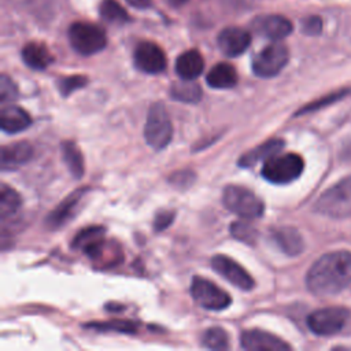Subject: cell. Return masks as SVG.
Here are the masks:
<instances>
[{"mask_svg": "<svg viewBox=\"0 0 351 351\" xmlns=\"http://www.w3.org/2000/svg\"><path fill=\"white\" fill-rule=\"evenodd\" d=\"M306 284L317 296H330L351 284V252L335 251L318 258L307 271Z\"/></svg>", "mask_w": 351, "mask_h": 351, "instance_id": "1", "label": "cell"}, {"mask_svg": "<svg viewBox=\"0 0 351 351\" xmlns=\"http://www.w3.org/2000/svg\"><path fill=\"white\" fill-rule=\"evenodd\" d=\"M314 210L330 218H346L351 215V176L328 188L315 202Z\"/></svg>", "mask_w": 351, "mask_h": 351, "instance_id": "2", "label": "cell"}, {"mask_svg": "<svg viewBox=\"0 0 351 351\" xmlns=\"http://www.w3.org/2000/svg\"><path fill=\"white\" fill-rule=\"evenodd\" d=\"M304 160L300 155L276 154L263 162L262 177L271 184L284 185L295 181L303 173Z\"/></svg>", "mask_w": 351, "mask_h": 351, "instance_id": "3", "label": "cell"}, {"mask_svg": "<svg viewBox=\"0 0 351 351\" xmlns=\"http://www.w3.org/2000/svg\"><path fill=\"white\" fill-rule=\"evenodd\" d=\"M223 206L244 219L259 218L265 213V203L250 189L239 185H228L222 195Z\"/></svg>", "mask_w": 351, "mask_h": 351, "instance_id": "4", "label": "cell"}, {"mask_svg": "<svg viewBox=\"0 0 351 351\" xmlns=\"http://www.w3.org/2000/svg\"><path fill=\"white\" fill-rule=\"evenodd\" d=\"M144 137L154 149L159 151L169 145L173 137V123L163 103L156 101L149 107L144 126Z\"/></svg>", "mask_w": 351, "mask_h": 351, "instance_id": "5", "label": "cell"}, {"mask_svg": "<svg viewBox=\"0 0 351 351\" xmlns=\"http://www.w3.org/2000/svg\"><path fill=\"white\" fill-rule=\"evenodd\" d=\"M69 41L73 49L81 55H93L107 44L106 32L90 22H74L69 27Z\"/></svg>", "mask_w": 351, "mask_h": 351, "instance_id": "6", "label": "cell"}, {"mask_svg": "<svg viewBox=\"0 0 351 351\" xmlns=\"http://www.w3.org/2000/svg\"><path fill=\"white\" fill-rule=\"evenodd\" d=\"M288 48L281 43H273L261 49L252 59V71L261 78L277 75L288 63Z\"/></svg>", "mask_w": 351, "mask_h": 351, "instance_id": "7", "label": "cell"}, {"mask_svg": "<svg viewBox=\"0 0 351 351\" xmlns=\"http://www.w3.org/2000/svg\"><path fill=\"white\" fill-rule=\"evenodd\" d=\"M350 311L344 307H326L313 311L307 317V326L318 336H332L339 333L347 324Z\"/></svg>", "mask_w": 351, "mask_h": 351, "instance_id": "8", "label": "cell"}, {"mask_svg": "<svg viewBox=\"0 0 351 351\" xmlns=\"http://www.w3.org/2000/svg\"><path fill=\"white\" fill-rule=\"evenodd\" d=\"M191 295L200 307L207 310H223L232 303L228 292L215 285L213 281L197 276L192 280Z\"/></svg>", "mask_w": 351, "mask_h": 351, "instance_id": "9", "label": "cell"}, {"mask_svg": "<svg viewBox=\"0 0 351 351\" xmlns=\"http://www.w3.org/2000/svg\"><path fill=\"white\" fill-rule=\"evenodd\" d=\"M211 266L213 269L222 276L226 281L233 284L234 287L243 289V291H250L254 288V280L248 274V271L240 266L236 261L230 259L226 255H215L211 258Z\"/></svg>", "mask_w": 351, "mask_h": 351, "instance_id": "10", "label": "cell"}, {"mask_svg": "<svg viewBox=\"0 0 351 351\" xmlns=\"http://www.w3.org/2000/svg\"><path fill=\"white\" fill-rule=\"evenodd\" d=\"M136 67L148 74H159L166 69V55L159 45L151 41L140 43L133 55Z\"/></svg>", "mask_w": 351, "mask_h": 351, "instance_id": "11", "label": "cell"}, {"mask_svg": "<svg viewBox=\"0 0 351 351\" xmlns=\"http://www.w3.org/2000/svg\"><path fill=\"white\" fill-rule=\"evenodd\" d=\"M240 346L250 351H287L291 346L280 337L259 329L244 330L240 335Z\"/></svg>", "mask_w": 351, "mask_h": 351, "instance_id": "12", "label": "cell"}, {"mask_svg": "<svg viewBox=\"0 0 351 351\" xmlns=\"http://www.w3.org/2000/svg\"><path fill=\"white\" fill-rule=\"evenodd\" d=\"M252 29L270 40L278 41L292 33V22L282 15H262L252 22Z\"/></svg>", "mask_w": 351, "mask_h": 351, "instance_id": "13", "label": "cell"}, {"mask_svg": "<svg viewBox=\"0 0 351 351\" xmlns=\"http://www.w3.org/2000/svg\"><path fill=\"white\" fill-rule=\"evenodd\" d=\"M219 49L230 58L241 55L251 43V34L241 27H225L218 34Z\"/></svg>", "mask_w": 351, "mask_h": 351, "instance_id": "14", "label": "cell"}, {"mask_svg": "<svg viewBox=\"0 0 351 351\" xmlns=\"http://www.w3.org/2000/svg\"><path fill=\"white\" fill-rule=\"evenodd\" d=\"M86 188H80L74 192H71L67 197H64L47 217L45 223L51 229H58L62 225H64L75 213L78 203L81 202L84 193L86 192Z\"/></svg>", "mask_w": 351, "mask_h": 351, "instance_id": "15", "label": "cell"}, {"mask_svg": "<svg viewBox=\"0 0 351 351\" xmlns=\"http://www.w3.org/2000/svg\"><path fill=\"white\" fill-rule=\"evenodd\" d=\"M32 156L33 147L27 141H16L1 148L0 165L3 170H12L29 162Z\"/></svg>", "mask_w": 351, "mask_h": 351, "instance_id": "16", "label": "cell"}, {"mask_svg": "<svg viewBox=\"0 0 351 351\" xmlns=\"http://www.w3.org/2000/svg\"><path fill=\"white\" fill-rule=\"evenodd\" d=\"M32 125L30 115L18 106H4L0 111V128L5 133H18Z\"/></svg>", "mask_w": 351, "mask_h": 351, "instance_id": "17", "label": "cell"}, {"mask_svg": "<svg viewBox=\"0 0 351 351\" xmlns=\"http://www.w3.org/2000/svg\"><path fill=\"white\" fill-rule=\"evenodd\" d=\"M203 69V56L196 49L182 52L176 60V73L181 80H195L202 74Z\"/></svg>", "mask_w": 351, "mask_h": 351, "instance_id": "18", "label": "cell"}, {"mask_svg": "<svg viewBox=\"0 0 351 351\" xmlns=\"http://www.w3.org/2000/svg\"><path fill=\"white\" fill-rule=\"evenodd\" d=\"M284 147V141L280 138H271L261 145L252 148L251 151L245 152L240 159H239V166L240 167H252L261 160H266L270 156L278 154Z\"/></svg>", "mask_w": 351, "mask_h": 351, "instance_id": "19", "label": "cell"}, {"mask_svg": "<svg viewBox=\"0 0 351 351\" xmlns=\"http://www.w3.org/2000/svg\"><path fill=\"white\" fill-rule=\"evenodd\" d=\"M239 81L236 69L229 63H217L206 77L208 86L214 89H230Z\"/></svg>", "mask_w": 351, "mask_h": 351, "instance_id": "20", "label": "cell"}, {"mask_svg": "<svg viewBox=\"0 0 351 351\" xmlns=\"http://www.w3.org/2000/svg\"><path fill=\"white\" fill-rule=\"evenodd\" d=\"M273 239H274V243L278 245V248L289 256L299 255L303 251V247H304L303 239L295 228L284 226V228L276 229L273 232Z\"/></svg>", "mask_w": 351, "mask_h": 351, "instance_id": "21", "label": "cell"}, {"mask_svg": "<svg viewBox=\"0 0 351 351\" xmlns=\"http://www.w3.org/2000/svg\"><path fill=\"white\" fill-rule=\"evenodd\" d=\"M23 62L34 70H44L52 62L53 56L45 44L41 43H27L22 49Z\"/></svg>", "mask_w": 351, "mask_h": 351, "instance_id": "22", "label": "cell"}, {"mask_svg": "<svg viewBox=\"0 0 351 351\" xmlns=\"http://www.w3.org/2000/svg\"><path fill=\"white\" fill-rule=\"evenodd\" d=\"M22 204L21 196L11 186L1 184L0 186V218L5 222L8 218L14 217Z\"/></svg>", "mask_w": 351, "mask_h": 351, "instance_id": "23", "label": "cell"}, {"mask_svg": "<svg viewBox=\"0 0 351 351\" xmlns=\"http://www.w3.org/2000/svg\"><path fill=\"white\" fill-rule=\"evenodd\" d=\"M170 96L182 103H197L202 97V89L193 80H182L171 85Z\"/></svg>", "mask_w": 351, "mask_h": 351, "instance_id": "24", "label": "cell"}, {"mask_svg": "<svg viewBox=\"0 0 351 351\" xmlns=\"http://www.w3.org/2000/svg\"><path fill=\"white\" fill-rule=\"evenodd\" d=\"M62 155H63V160L67 165L70 173L75 178H81V176L84 174V158H82V154H81L80 148L77 147V144L73 141H63L62 143Z\"/></svg>", "mask_w": 351, "mask_h": 351, "instance_id": "25", "label": "cell"}, {"mask_svg": "<svg viewBox=\"0 0 351 351\" xmlns=\"http://www.w3.org/2000/svg\"><path fill=\"white\" fill-rule=\"evenodd\" d=\"M202 343L210 350H226L229 347V336L223 328L213 326L203 333Z\"/></svg>", "mask_w": 351, "mask_h": 351, "instance_id": "26", "label": "cell"}, {"mask_svg": "<svg viewBox=\"0 0 351 351\" xmlns=\"http://www.w3.org/2000/svg\"><path fill=\"white\" fill-rule=\"evenodd\" d=\"M100 15L110 23H125L129 21V15L125 8L115 0H104L100 4Z\"/></svg>", "mask_w": 351, "mask_h": 351, "instance_id": "27", "label": "cell"}, {"mask_svg": "<svg viewBox=\"0 0 351 351\" xmlns=\"http://www.w3.org/2000/svg\"><path fill=\"white\" fill-rule=\"evenodd\" d=\"M86 328H92L96 330H107V332H119V333H134L137 330V325L130 321H107V322H89L85 325Z\"/></svg>", "mask_w": 351, "mask_h": 351, "instance_id": "28", "label": "cell"}, {"mask_svg": "<svg viewBox=\"0 0 351 351\" xmlns=\"http://www.w3.org/2000/svg\"><path fill=\"white\" fill-rule=\"evenodd\" d=\"M230 233L233 234V237L241 240L243 243H248V244H254L255 240H256V230L250 226L247 222H241V221H237V222H233L230 225Z\"/></svg>", "mask_w": 351, "mask_h": 351, "instance_id": "29", "label": "cell"}, {"mask_svg": "<svg viewBox=\"0 0 351 351\" xmlns=\"http://www.w3.org/2000/svg\"><path fill=\"white\" fill-rule=\"evenodd\" d=\"M18 97V86L16 84L5 74L0 77V101L3 104L11 103Z\"/></svg>", "mask_w": 351, "mask_h": 351, "instance_id": "30", "label": "cell"}, {"mask_svg": "<svg viewBox=\"0 0 351 351\" xmlns=\"http://www.w3.org/2000/svg\"><path fill=\"white\" fill-rule=\"evenodd\" d=\"M86 82H88V80L84 75H69V77L62 78L59 81L58 86H59V90L63 96H69L73 90L80 89L84 85H86Z\"/></svg>", "mask_w": 351, "mask_h": 351, "instance_id": "31", "label": "cell"}, {"mask_svg": "<svg viewBox=\"0 0 351 351\" xmlns=\"http://www.w3.org/2000/svg\"><path fill=\"white\" fill-rule=\"evenodd\" d=\"M344 95H347V90L335 92V93H332V95H329V96H325V97L319 99V100L315 101V103H311V104H308V106L300 108V111H299L298 114H304V112H308V111H315V110L321 108L322 106H328V104H330V103H333V101L341 99Z\"/></svg>", "mask_w": 351, "mask_h": 351, "instance_id": "32", "label": "cell"}, {"mask_svg": "<svg viewBox=\"0 0 351 351\" xmlns=\"http://www.w3.org/2000/svg\"><path fill=\"white\" fill-rule=\"evenodd\" d=\"M302 30L307 36H317L322 30V19L317 15H311L303 19Z\"/></svg>", "mask_w": 351, "mask_h": 351, "instance_id": "33", "label": "cell"}, {"mask_svg": "<svg viewBox=\"0 0 351 351\" xmlns=\"http://www.w3.org/2000/svg\"><path fill=\"white\" fill-rule=\"evenodd\" d=\"M195 180V174L189 170H184V171H178V173H174L171 177H170V181L173 185L176 186H189Z\"/></svg>", "mask_w": 351, "mask_h": 351, "instance_id": "34", "label": "cell"}, {"mask_svg": "<svg viewBox=\"0 0 351 351\" xmlns=\"http://www.w3.org/2000/svg\"><path fill=\"white\" fill-rule=\"evenodd\" d=\"M174 219V211H162L159 214H156L155 217V229L156 230H162L166 229Z\"/></svg>", "mask_w": 351, "mask_h": 351, "instance_id": "35", "label": "cell"}, {"mask_svg": "<svg viewBox=\"0 0 351 351\" xmlns=\"http://www.w3.org/2000/svg\"><path fill=\"white\" fill-rule=\"evenodd\" d=\"M126 1L136 8H148L151 5V0H126Z\"/></svg>", "mask_w": 351, "mask_h": 351, "instance_id": "36", "label": "cell"}, {"mask_svg": "<svg viewBox=\"0 0 351 351\" xmlns=\"http://www.w3.org/2000/svg\"><path fill=\"white\" fill-rule=\"evenodd\" d=\"M165 1H166L169 5L178 8V7H182L184 4H186L189 0H165Z\"/></svg>", "mask_w": 351, "mask_h": 351, "instance_id": "37", "label": "cell"}]
</instances>
